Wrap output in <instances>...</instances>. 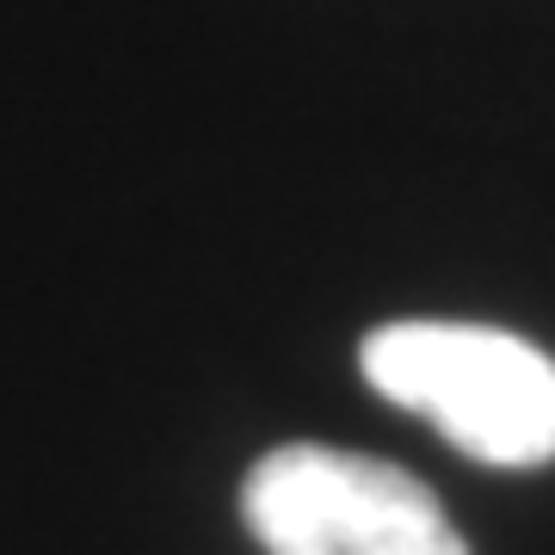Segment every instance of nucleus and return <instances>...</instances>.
I'll list each match as a JSON object with an SVG mask.
<instances>
[{
  "mask_svg": "<svg viewBox=\"0 0 555 555\" xmlns=\"http://www.w3.org/2000/svg\"><path fill=\"white\" fill-rule=\"evenodd\" d=\"M241 518L266 555H469L420 476L334 444L266 451L241 481Z\"/></svg>",
  "mask_w": 555,
  "mask_h": 555,
  "instance_id": "obj_2",
  "label": "nucleus"
},
{
  "mask_svg": "<svg viewBox=\"0 0 555 555\" xmlns=\"http://www.w3.org/2000/svg\"><path fill=\"white\" fill-rule=\"evenodd\" d=\"M383 401L433 420L488 469H537L555 456V358L481 321H389L358 346Z\"/></svg>",
  "mask_w": 555,
  "mask_h": 555,
  "instance_id": "obj_1",
  "label": "nucleus"
}]
</instances>
